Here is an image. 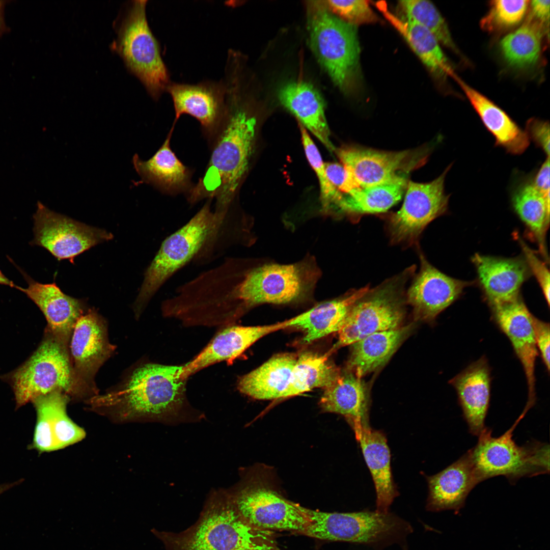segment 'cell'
Segmentation results:
<instances>
[{
    "mask_svg": "<svg viewBox=\"0 0 550 550\" xmlns=\"http://www.w3.org/2000/svg\"><path fill=\"white\" fill-rule=\"evenodd\" d=\"M28 282L27 288L14 287L25 293L40 308L47 321L46 328L69 345L77 320L89 309L85 299L65 294L54 282L42 284L30 278Z\"/></svg>",
    "mask_w": 550,
    "mask_h": 550,
    "instance_id": "cell-23",
    "label": "cell"
},
{
    "mask_svg": "<svg viewBox=\"0 0 550 550\" xmlns=\"http://www.w3.org/2000/svg\"><path fill=\"white\" fill-rule=\"evenodd\" d=\"M225 109L209 142L210 156L203 177L186 195L194 204L215 200V211L226 214L249 171L254 151L257 120L246 99V82L234 75L222 78Z\"/></svg>",
    "mask_w": 550,
    "mask_h": 550,
    "instance_id": "cell-1",
    "label": "cell"
},
{
    "mask_svg": "<svg viewBox=\"0 0 550 550\" xmlns=\"http://www.w3.org/2000/svg\"><path fill=\"white\" fill-rule=\"evenodd\" d=\"M235 505L247 522L263 530L302 534L310 524L300 506L261 482L243 487L236 497Z\"/></svg>",
    "mask_w": 550,
    "mask_h": 550,
    "instance_id": "cell-16",
    "label": "cell"
},
{
    "mask_svg": "<svg viewBox=\"0 0 550 550\" xmlns=\"http://www.w3.org/2000/svg\"><path fill=\"white\" fill-rule=\"evenodd\" d=\"M413 325L369 335L351 344L348 365L350 372L361 378L385 365L407 337Z\"/></svg>",
    "mask_w": 550,
    "mask_h": 550,
    "instance_id": "cell-33",
    "label": "cell"
},
{
    "mask_svg": "<svg viewBox=\"0 0 550 550\" xmlns=\"http://www.w3.org/2000/svg\"><path fill=\"white\" fill-rule=\"evenodd\" d=\"M529 3L528 0L491 1L488 12L481 20V28L497 32L515 26L523 19Z\"/></svg>",
    "mask_w": 550,
    "mask_h": 550,
    "instance_id": "cell-40",
    "label": "cell"
},
{
    "mask_svg": "<svg viewBox=\"0 0 550 550\" xmlns=\"http://www.w3.org/2000/svg\"><path fill=\"white\" fill-rule=\"evenodd\" d=\"M212 200L183 226L167 237L146 268L142 285L133 304L139 319L153 297L178 270L190 262L207 264L224 254L233 244V224L229 216L215 212Z\"/></svg>",
    "mask_w": 550,
    "mask_h": 550,
    "instance_id": "cell-3",
    "label": "cell"
},
{
    "mask_svg": "<svg viewBox=\"0 0 550 550\" xmlns=\"http://www.w3.org/2000/svg\"><path fill=\"white\" fill-rule=\"evenodd\" d=\"M301 141L307 159L314 170L318 179L320 200L325 210L334 209L340 199V195L329 180L321 154L306 129L300 125Z\"/></svg>",
    "mask_w": 550,
    "mask_h": 550,
    "instance_id": "cell-41",
    "label": "cell"
},
{
    "mask_svg": "<svg viewBox=\"0 0 550 550\" xmlns=\"http://www.w3.org/2000/svg\"><path fill=\"white\" fill-rule=\"evenodd\" d=\"M455 80L464 92L486 129L496 140V145L508 153L520 155L530 145V139L522 130L502 108L489 99L461 79Z\"/></svg>",
    "mask_w": 550,
    "mask_h": 550,
    "instance_id": "cell-29",
    "label": "cell"
},
{
    "mask_svg": "<svg viewBox=\"0 0 550 550\" xmlns=\"http://www.w3.org/2000/svg\"><path fill=\"white\" fill-rule=\"evenodd\" d=\"M147 3L146 0H136L127 6L116 24L117 37L111 48L151 98L158 100L172 80L159 43L147 20Z\"/></svg>",
    "mask_w": 550,
    "mask_h": 550,
    "instance_id": "cell-6",
    "label": "cell"
},
{
    "mask_svg": "<svg viewBox=\"0 0 550 550\" xmlns=\"http://www.w3.org/2000/svg\"><path fill=\"white\" fill-rule=\"evenodd\" d=\"M370 289L369 286L355 290L346 296L321 303L287 320L288 327L304 332L302 343L308 344L333 333L338 332L354 304Z\"/></svg>",
    "mask_w": 550,
    "mask_h": 550,
    "instance_id": "cell-31",
    "label": "cell"
},
{
    "mask_svg": "<svg viewBox=\"0 0 550 550\" xmlns=\"http://www.w3.org/2000/svg\"><path fill=\"white\" fill-rule=\"evenodd\" d=\"M6 1L0 0V35L7 29L4 19V9Z\"/></svg>",
    "mask_w": 550,
    "mask_h": 550,
    "instance_id": "cell-48",
    "label": "cell"
},
{
    "mask_svg": "<svg viewBox=\"0 0 550 550\" xmlns=\"http://www.w3.org/2000/svg\"><path fill=\"white\" fill-rule=\"evenodd\" d=\"M407 183L402 175L385 183L354 189L342 197L335 209L358 214L386 212L401 200Z\"/></svg>",
    "mask_w": 550,
    "mask_h": 550,
    "instance_id": "cell-35",
    "label": "cell"
},
{
    "mask_svg": "<svg viewBox=\"0 0 550 550\" xmlns=\"http://www.w3.org/2000/svg\"><path fill=\"white\" fill-rule=\"evenodd\" d=\"M34 219V243L48 250L58 260H68L73 264L79 255L114 238L104 229L55 212L39 201Z\"/></svg>",
    "mask_w": 550,
    "mask_h": 550,
    "instance_id": "cell-12",
    "label": "cell"
},
{
    "mask_svg": "<svg viewBox=\"0 0 550 550\" xmlns=\"http://www.w3.org/2000/svg\"><path fill=\"white\" fill-rule=\"evenodd\" d=\"M376 5L436 80L444 82L448 77H456L457 75L442 50L439 42L430 31L419 23L396 16L389 10L384 2H378Z\"/></svg>",
    "mask_w": 550,
    "mask_h": 550,
    "instance_id": "cell-30",
    "label": "cell"
},
{
    "mask_svg": "<svg viewBox=\"0 0 550 550\" xmlns=\"http://www.w3.org/2000/svg\"><path fill=\"white\" fill-rule=\"evenodd\" d=\"M329 353L319 354L305 352L296 359L289 383L283 398L299 395L313 389H323L332 383L341 374L338 368L328 360Z\"/></svg>",
    "mask_w": 550,
    "mask_h": 550,
    "instance_id": "cell-37",
    "label": "cell"
},
{
    "mask_svg": "<svg viewBox=\"0 0 550 550\" xmlns=\"http://www.w3.org/2000/svg\"><path fill=\"white\" fill-rule=\"evenodd\" d=\"M176 124L173 123L162 145L147 160L135 154L132 158L134 168L142 181L169 195L184 193L193 187V171L185 166L172 150L170 141Z\"/></svg>",
    "mask_w": 550,
    "mask_h": 550,
    "instance_id": "cell-25",
    "label": "cell"
},
{
    "mask_svg": "<svg viewBox=\"0 0 550 550\" xmlns=\"http://www.w3.org/2000/svg\"><path fill=\"white\" fill-rule=\"evenodd\" d=\"M430 151L428 146L388 151L353 145L336 152L358 187H365L385 183L422 167Z\"/></svg>",
    "mask_w": 550,
    "mask_h": 550,
    "instance_id": "cell-15",
    "label": "cell"
},
{
    "mask_svg": "<svg viewBox=\"0 0 550 550\" xmlns=\"http://www.w3.org/2000/svg\"><path fill=\"white\" fill-rule=\"evenodd\" d=\"M530 2L531 11L529 16L543 24L548 25L550 1L534 0Z\"/></svg>",
    "mask_w": 550,
    "mask_h": 550,
    "instance_id": "cell-47",
    "label": "cell"
},
{
    "mask_svg": "<svg viewBox=\"0 0 550 550\" xmlns=\"http://www.w3.org/2000/svg\"><path fill=\"white\" fill-rule=\"evenodd\" d=\"M525 131L530 140L540 147L549 157V124L536 118H531L526 123Z\"/></svg>",
    "mask_w": 550,
    "mask_h": 550,
    "instance_id": "cell-44",
    "label": "cell"
},
{
    "mask_svg": "<svg viewBox=\"0 0 550 550\" xmlns=\"http://www.w3.org/2000/svg\"><path fill=\"white\" fill-rule=\"evenodd\" d=\"M347 421L353 430L373 478L376 494L375 510L387 513L399 493L393 479L386 437L382 432L372 428L368 420L350 418Z\"/></svg>",
    "mask_w": 550,
    "mask_h": 550,
    "instance_id": "cell-22",
    "label": "cell"
},
{
    "mask_svg": "<svg viewBox=\"0 0 550 550\" xmlns=\"http://www.w3.org/2000/svg\"><path fill=\"white\" fill-rule=\"evenodd\" d=\"M533 327L537 349L547 369L549 370V324L533 317Z\"/></svg>",
    "mask_w": 550,
    "mask_h": 550,
    "instance_id": "cell-45",
    "label": "cell"
},
{
    "mask_svg": "<svg viewBox=\"0 0 550 550\" xmlns=\"http://www.w3.org/2000/svg\"><path fill=\"white\" fill-rule=\"evenodd\" d=\"M512 202L515 211L538 243L539 251L546 261L545 238L549 223V199L532 183H527L514 193Z\"/></svg>",
    "mask_w": 550,
    "mask_h": 550,
    "instance_id": "cell-38",
    "label": "cell"
},
{
    "mask_svg": "<svg viewBox=\"0 0 550 550\" xmlns=\"http://www.w3.org/2000/svg\"><path fill=\"white\" fill-rule=\"evenodd\" d=\"M398 6L404 16L401 19L422 25L433 34L440 44L459 53L447 23L432 2L426 0L400 1Z\"/></svg>",
    "mask_w": 550,
    "mask_h": 550,
    "instance_id": "cell-39",
    "label": "cell"
},
{
    "mask_svg": "<svg viewBox=\"0 0 550 550\" xmlns=\"http://www.w3.org/2000/svg\"><path fill=\"white\" fill-rule=\"evenodd\" d=\"M166 92L173 100L174 123L182 115L192 116L200 123L209 142L219 126L225 109V88L222 79L204 80L191 84L171 81Z\"/></svg>",
    "mask_w": 550,
    "mask_h": 550,
    "instance_id": "cell-17",
    "label": "cell"
},
{
    "mask_svg": "<svg viewBox=\"0 0 550 550\" xmlns=\"http://www.w3.org/2000/svg\"><path fill=\"white\" fill-rule=\"evenodd\" d=\"M421 268L406 293V301L417 319L432 321L457 300L472 282L451 278L420 255Z\"/></svg>",
    "mask_w": 550,
    "mask_h": 550,
    "instance_id": "cell-18",
    "label": "cell"
},
{
    "mask_svg": "<svg viewBox=\"0 0 550 550\" xmlns=\"http://www.w3.org/2000/svg\"><path fill=\"white\" fill-rule=\"evenodd\" d=\"M307 10L310 45L319 62L342 93L359 96L364 82L357 26L334 15L324 1L308 2Z\"/></svg>",
    "mask_w": 550,
    "mask_h": 550,
    "instance_id": "cell-4",
    "label": "cell"
},
{
    "mask_svg": "<svg viewBox=\"0 0 550 550\" xmlns=\"http://www.w3.org/2000/svg\"><path fill=\"white\" fill-rule=\"evenodd\" d=\"M183 546V550H281L271 531L251 525L230 505L208 511Z\"/></svg>",
    "mask_w": 550,
    "mask_h": 550,
    "instance_id": "cell-10",
    "label": "cell"
},
{
    "mask_svg": "<svg viewBox=\"0 0 550 550\" xmlns=\"http://www.w3.org/2000/svg\"><path fill=\"white\" fill-rule=\"evenodd\" d=\"M324 3L334 15L345 22L356 26L374 23L379 20L368 1L333 0L324 1Z\"/></svg>",
    "mask_w": 550,
    "mask_h": 550,
    "instance_id": "cell-42",
    "label": "cell"
},
{
    "mask_svg": "<svg viewBox=\"0 0 550 550\" xmlns=\"http://www.w3.org/2000/svg\"><path fill=\"white\" fill-rule=\"evenodd\" d=\"M69 348L76 380L87 400L98 395L95 376L116 346L109 342L106 320L95 308L77 320Z\"/></svg>",
    "mask_w": 550,
    "mask_h": 550,
    "instance_id": "cell-13",
    "label": "cell"
},
{
    "mask_svg": "<svg viewBox=\"0 0 550 550\" xmlns=\"http://www.w3.org/2000/svg\"><path fill=\"white\" fill-rule=\"evenodd\" d=\"M451 166L430 182H407L403 204L389 221L392 241L414 242L431 222L447 211L450 196L445 193V181Z\"/></svg>",
    "mask_w": 550,
    "mask_h": 550,
    "instance_id": "cell-14",
    "label": "cell"
},
{
    "mask_svg": "<svg viewBox=\"0 0 550 550\" xmlns=\"http://www.w3.org/2000/svg\"><path fill=\"white\" fill-rule=\"evenodd\" d=\"M547 26L528 17L524 23L500 41L502 54L511 67L525 69L534 66L539 59L542 39Z\"/></svg>",
    "mask_w": 550,
    "mask_h": 550,
    "instance_id": "cell-36",
    "label": "cell"
},
{
    "mask_svg": "<svg viewBox=\"0 0 550 550\" xmlns=\"http://www.w3.org/2000/svg\"><path fill=\"white\" fill-rule=\"evenodd\" d=\"M310 524L302 534L317 539L348 542L373 550L396 545L408 550L411 524L390 512L365 510L353 512H325L301 506Z\"/></svg>",
    "mask_w": 550,
    "mask_h": 550,
    "instance_id": "cell-5",
    "label": "cell"
},
{
    "mask_svg": "<svg viewBox=\"0 0 550 550\" xmlns=\"http://www.w3.org/2000/svg\"><path fill=\"white\" fill-rule=\"evenodd\" d=\"M301 264H268L242 270L236 287V299L244 313L262 304H283L296 300L309 285Z\"/></svg>",
    "mask_w": 550,
    "mask_h": 550,
    "instance_id": "cell-11",
    "label": "cell"
},
{
    "mask_svg": "<svg viewBox=\"0 0 550 550\" xmlns=\"http://www.w3.org/2000/svg\"><path fill=\"white\" fill-rule=\"evenodd\" d=\"M287 320L270 325L221 327L207 345L192 360L183 365L180 377L184 380L214 364L232 362L261 338L288 328Z\"/></svg>",
    "mask_w": 550,
    "mask_h": 550,
    "instance_id": "cell-20",
    "label": "cell"
},
{
    "mask_svg": "<svg viewBox=\"0 0 550 550\" xmlns=\"http://www.w3.org/2000/svg\"><path fill=\"white\" fill-rule=\"evenodd\" d=\"M525 258V261L531 272L538 282L548 306L549 305V272L544 262L521 239H518Z\"/></svg>",
    "mask_w": 550,
    "mask_h": 550,
    "instance_id": "cell-43",
    "label": "cell"
},
{
    "mask_svg": "<svg viewBox=\"0 0 550 550\" xmlns=\"http://www.w3.org/2000/svg\"><path fill=\"white\" fill-rule=\"evenodd\" d=\"M369 394L365 383L351 372L342 374L324 389L319 405L323 411L346 419L368 420Z\"/></svg>",
    "mask_w": 550,
    "mask_h": 550,
    "instance_id": "cell-34",
    "label": "cell"
},
{
    "mask_svg": "<svg viewBox=\"0 0 550 550\" xmlns=\"http://www.w3.org/2000/svg\"><path fill=\"white\" fill-rule=\"evenodd\" d=\"M297 358L292 354L276 355L260 366L242 376L237 389L258 400L283 398Z\"/></svg>",
    "mask_w": 550,
    "mask_h": 550,
    "instance_id": "cell-32",
    "label": "cell"
},
{
    "mask_svg": "<svg viewBox=\"0 0 550 550\" xmlns=\"http://www.w3.org/2000/svg\"><path fill=\"white\" fill-rule=\"evenodd\" d=\"M428 495L426 508L438 512H458L470 491L478 484L469 450L441 472L427 477Z\"/></svg>",
    "mask_w": 550,
    "mask_h": 550,
    "instance_id": "cell-27",
    "label": "cell"
},
{
    "mask_svg": "<svg viewBox=\"0 0 550 550\" xmlns=\"http://www.w3.org/2000/svg\"><path fill=\"white\" fill-rule=\"evenodd\" d=\"M526 413L523 411L500 436H492L486 427L479 434L477 444L469 450L478 483L499 475L513 483L522 477L549 473V445L533 442L519 446L512 439L513 430Z\"/></svg>",
    "mask_w": 550,
    "mask_h": 550,
    "instance_id": "cell-8",
    "label": "cell"
},
{
    "mask_svg": "<svg viewBox=\"0 0 550 550\" xmlns=\"http://www.w3.org/2000/svg\"><path fill=\"white\" fill-rule=\"evenodd\" d=\"M70 401L65 394L54 391L33 402L37 412L33 446L39 451L62 449L85 437L84 429L67 415V406Z\"/></svg>",
    "mask_w": 550,
    "mask_h": 550,
    "instance_id": "cell-19",
    "label": "cell"
},
{
    "mask_svg": "<svg viewBox=\"0 0 550 550\" xmlns=\"http://www.w3.org/2000/svg\"><path fill=\"white\" fill-rule=\"evenodd\" d=\"M0 284L6 285L14 287L15 285L9 280L0 271Z\"/></svg>",
    "mask_w": 550,
    "mask_h": 550,
    "instance_id": "cell-49",
    "label": "cell"
},
{
    "mask_svg": "<svg viewBox=\"0 0 550 550\" xmlns=\"http://www.w3.org/2000/svg\"><path fill=\"white\" fill-rule=\"evenodd\" d=\"M549 157L542 164L532 184L545 198L549 199Z\"/></svg>",
    "mask_w": 550,
    "mask_h": 550,
    "instance_id": "cell-46",
    "label": "cell"
},
{
    "mask_svg": "<svg viewBox=\"0 0 550 550\" xmlns=\"http://www.w3.org/2000/svg\"><path fill=\"white\" fill-rule=\"evenodd\" d=\"M455 389L469 432L479 436L485 426L490 397V371L483 356L449 382Z\"/></svg>",
    "mask_w": 550,
    "mask_h": 550,
    "instance_id": "cell-26",
    "label": "cell"
},
{
    "mask_svg": "<svg viewBox=\"0 0 550 550\" xmlns=\"http://www.w3.org/2000/svg\"><path fill=\"white\" fill-rule=\"evenodd\" d=\"M411 267L368 291L352 306L329 350L351 345L372 334L401 327L405 315L404 289Z\"/></svg>",
    "mask_w": 550,
    "mask_h": 550,
    "instance_id": "cell-9",
    "label": "cell"
},
{
    "mask_svg": "<svg viewBox=\"0 0 550 550\" xmlns=\"http://www.w3.org/2000/svg\"><path fill=\"white\" fill-rule=\"evenodd\" d=\"M69 346L46 328L37 349L10 376L17 407L54 391L65 394L71 401H86L75 377Z\"/></svg>",
    "mask_w": 550,
    "mask_h": 550,
    "instance_id": "cell-7",
    "label": "cell"
},
{
    "mask_svg": "<svg viewBox=\"0 0 550 550\" xmlns=\"http://www.w3.org/2000/svg\"><path fill=\"white\" fill-rule=\"evenodd\" d=\"M278 98L301 125L310 131L331 153L336 152L330 139L324 102L312 85L302 81L288 82L279 91Z\"/></svg>",
    "mask_w": 550,
    "mask_h": 550,
    "instance_id": "cell-28",
    "label": "cell"
},
{
    "mask_svg": "<svg viewBox=\"0 0 550 550\" xmlns=\"http://www.w3.org/2000/svg\"><path fill=\"white\" fill-rule=\"evenodd\" d=\"M494 319L510 340L523 366L528 387L527 404L535 401V361L538 355L533 327L534 316L520 296L515 300L491 307Z\"/></svg>",
    "mask_w": 550,
    "mask_h": 550,
    "instance_id": "cell-21",
    "label": "cell"
},
{
    "mask_svg": "<svg viewBox=\"0 0 550 550\" xmlns=\"http://www.w3.org/2000/svg\"><path fill=\"white\" fill-rule=\"evenodd\" d=\"M472 261L480 285L490 307L513 301L531 273L519 258H503L475 254Z\"/></svg>",
    "mask_w": 550,
    "mask_h": 550,
    "instance_id": "cell-24",
    "label": "cell"
},
{
    "mask_svg": "<svg viewBox=\"0 0 550 550\" xmlns=\"http://www.w3.org/2000/svg\"><path fill=\"white\" fill-rule=\"evenodd\" d=\"M182 367L142 359L117 384L85 401L86 409L119 423L177 416L188 407Z\"/></svg>",
    "mask_w": 550,
    "mask_h": 550,
    "instance_id": "cell-2",
    "label": "cell"
}]
</instances>
